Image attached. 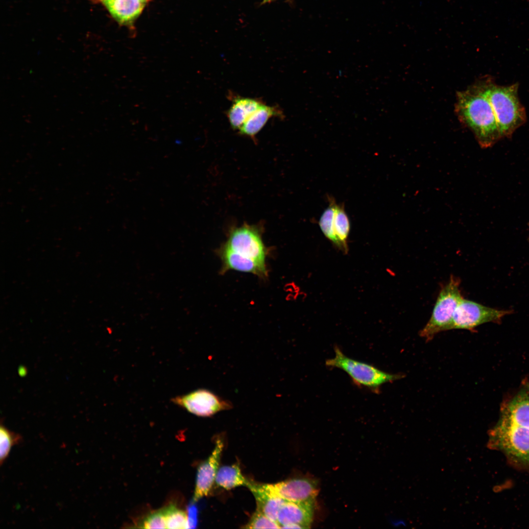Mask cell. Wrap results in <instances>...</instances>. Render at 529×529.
I'll return each instance as SVG.
<instances>
[{
	"label": "cell",
	"instance_id": "cell-1",
	"mask_svg": "<svg viewBox=\"0 0 529 529\" xmlns=\"http://www.w3.org/2000/svg\"><path fill=\"white\" fill-rule=\"evenodd\" d=\"M455 112L481 147H491L502 138L488 97L487 77L457 93Z\"/></svg>",
	"mask_w": 529,
	"mask_h": 529
},
{
	"label": "cell",
	"instance_id": "cell-2",
	"mask_svg": "<svg viewBox=\"0 0 529 529\" xmlns=\"http://www.w3.org/2000/svg\"><path fill=\"white\" fill-rule=\"evenodd\" d=\"M518 88L517 83L501 86L487 77V94L502 138H510L527 120L525 109L518 97Z\"/></svg>",
	"mask_w": 529,
	"mask_h": 529
},
{
	"label": "cell",
	"instance_id": "cell-3",
	"mask_svg": "<svg viewBox=\"0 0 529 529\" xmlns=\"http://www.w3.org/2000/svg\"><path fill=\"white\" fill-rule=\"evenodd\" d=\"M335 356L325 361L330 368L341 369L350 377L357 386L366 388L377 393L384 384L392 382L403 377L400 374L384 372L374 366L350 358L337 346L334 347Z\"/></svg>",
	"mask_w": 529,
	"mask_h": 529
},
{
	"label": "cell",
	"instance_id": "cell-4",
	"mask_svg": "<svg viewBox=\"0 0 529 529\" xmlns=\"http://www.w3.org/2000/svg\"><path fill=\"white\" fill-rule=\"evenodd\" d=\"M460 284L459 278L451 275L448 282L441 287L431 316L420 332V336L427 341L438 333L453 329L454 314L463 298Z\"/></svg>",
	"mask_w": 529,
	"mask_h": 529
},
{
	"label": "cell",
	"instance_id": "cell-5",
	"mask_svg": "<svg viewBox=\"0 0 529 529\" xmlns=\"http://www.w3.org/2000/svg\"><path fill=\"white\" fill-rule=\"evenodd\" d=\"M488 446L511 459L529 466V429L501 417L489 433Z\"/></svg>",
	"mask_w": 529,
	"mask_h": 529
},
{
	"label": "cell",
	"instance_id": "cell-6",
	"mask_svg": "<svg viewBox=\"0 0 529 529\" xmlns=\"http://www.w3.org/2000/svg\"><path fill=\"white\" fill-rule=\"evenodd\" d=\"M262 224L244 223L240 226L231 227L224 243L238 253L264 264L270 253L263 240Z\"/></svg>",
	"mask_w": 529,
	"mask_h": 529
},
{
	"label": "cell",
	"instance_id": "cell-7",
	"mask_svg": "<svg viewBox=\"0 0 529 529\" xmlns=\"http://www.w3.org/2000/svg\"><path fill=\"white\" fill-rule=\"evenodd\" d=\"M510 310H501L462 298L457 305L453 316V329L472 330L482 324L499 323Z\"/></svg>",
	"mask_w": 529,
	"mask_h": 529
},
{
	"label": "cell",
	"instance_id": "cell-8",
	"mask_svg": "<svg viewBox=\"0 0 529 529\" xmlns=\"http://www.w3.org/2000/svg\"><path fill=\"white\" fill-rule=\"evenodd\" d=\"M172 402L189 412L201 417H210L233 408L232 403L206 389H198L176 396Z\"/></svg>",
	"mask_w": 529,
	"mask_h": 529
},
{
	"label": "cell",
	"instance_id": "cell-9",
	"mask_svg": "<svg viewBox=\"0 0 529 529\" xmlns=\"http://www.w3.org/2000/svg\"><path fill=\"white\" fill-rule=\"evenodd\" d=\"M263 485L270 493L289 502L314 501L318 492L317 481L306 477L292 478L277 483Z\"/></svg>",
	"mask_w": 529,
	"mask_h": 529
},
{
	"label": "cell",
	"instance_id": "cell-10",
	"mask_svg": "<svg viewBox=\"0 0 529 529\" xmlns=\"http://www.w3.org/2000/svg\"><path fill=\"white\" fill-rule=\"evenodd\" d=\"M223 448L222 440L217 439L211 455L199 466L193 496L194 502L207 496L210 492L215 482Z\"/></svg>",
	"mask_w": 529,
	"mask_h": 529
},
{
	"label": "cell",
	"instance_id": "cell-11",
	"mask_svg": "<svg viewBox=\"0 0 529 529\" xmlns=\"http://www.w3.org/2000/svg\"><path fill=\"white\" fill-rule=\"evenodd\" d=\"M314 501L305 502L285 501L278 515L281 528H309L313 521Z\"/></svg>",
	"mask_w": 529,
	"mask_h": 529
},
{
	"label": "cell",
	"instance_id": "cell-12",
	"mask_svg": "<svg viewBox=\"0 0 529 529\" xmlns=\"http://www.w3.org/2000/svg\"><path fill=\"white\" fill-rule=\"evenodd\" d=\"M221 261L219 273L224 274L230 270L250 273L265 279L268 276L266 264H260L231 250L223 244L216 251Z\"/></svg>",
	"mask_w": 529,
	"mask_h": 529
},
{
	"label": "cell",
	"instance_id": "cell-13",
	"mask_svg": "<svg viewBox=\"0 0 529 529\" xmlns=\"http://www.w3.org/2000/svg\"><path fill=\"white\" fill-rule=\"evenodd\" d=\"M111 16L121 25L133 24L143 11L146 2L142 0H100Z\"/></svg>",
	"mask_w": 529,
	"mask_h": 529
},
{
	"label": "cell",
	"instance_id": "cell-14",
	"mask_svg": "<svg viewBox=\"0 0 529 529\" xmlns=\"http://www.w3.org/2000/svg\"><path fill=\"white\" fill-rule=\"evenodd\" d=\"M501 417L529 429V385L525 386L503 408Z\"/></svg>",
	"mask_w": 529,
	"mask_h": 529
},
{
	"label": "cell",
	"instance_id": "cell-15",
	"mask_svg": "<svg viewBox=\"0 0 529 529\" xmlns=\"http://www.w3.org/2000/svg\"><path fill=\"white\" fill-rule=\"evenodd\" d=\"M247 487L254 496L256 509L277 522L279 511L286 501L270 493L263 484L248 481Z\"/></svg>",
	"mask_w": 529,
	"mask_h": 529
},
{
	"label": "cell",
	"instance_id": "cell-16",
	"mask_svg": "<svg viewBox=\"0 0 529 529\" xmlns=\"http://www.w3.org/2000/svg\"><path fill=\"white\" fill-rule=\"evenodd\" d=\"M282 111L277 108L263 103L248 118L239 129V133L254 139L270 118L276 116L282 117Z\"/></svg>",
	"mask_w": 529,
	"mask_h": 529
},
{
	"label": "cell",
	"instance_id": "cell-17",
	"mask_svg": "<svg viewBox=\"0 0 529 529\" xmlns=\"http://www.w3.org/2000/svg\"><path fill=\"white\" fill-rule=\"evenodd\" d=\"M263 103L258 99L247 97H236L227 112V117L231 127L239 129L248 118Z\"/></svg>",
	"mask_w": 529,
	"mask_h": 529
},
{
	"label": "cell",
	"instance_id": "cell-18",
	"mask_svg": "<svg viewBox=\"0 0 529 529\" xmlns=\"http://www.w3.org/2000/svg\"><path fill=\"white\" fill-rule=\"evenodd\" d=\"M215 483L219 487L230 490L240 486H247L248 481L243 476L239 465L235 464L219 467Z\"/></svg>",
	"mask_w": 529,
	"mask_h": 529
},
{
	"label": "cell",
	"instance_id": "cell-19",
	"mask_svg": "<svg viewBox=\"0 0 529 529\" xmlns=\"http://www.w3.org/2000/svg\"><path fill=\"white\" fill-rule=\"evenodd\" d=\"M329 206L322 213L319 221L320 228L324 235L337 247L346 253L348 247L345 246L337 236L334 225V216L337 203L332 198H329Z\"/></svg>",
	"mask_w": 529,
	"mask_h": 529
},
{
	"label": "cell",
	"instance_id": "cell-20",
	"mask_svg": "<svg viewBox=\"0 0 529 529\" xmlns=\"http://www.w3.org/2000/svg\"><path fill=\"white\" fill-rule=\"evenodd\" d=\"M334 225L337 236L341 242L347 247L346 240L350 231V224L343 205L337 204Z\"/></svg>",
	"mask_w": 529,
	"mask_h": 529
},
{
	"label": "cell",
	"instance_id": "cell-21",
	"mask_svg": "<svg viewBox=\"0 0 529 529\" xmlns=\"http://www.w3.org/2000/svg\"><path fill=\"white\" fill-rule=\"evenodd\" d=\"M22 440V436L17 433L10 431L5 427L1 426L0 428V463H3L8 456L12 446L20 443Z\"/></svg>",
	"mask_w": 529,
	"mask_h": 529
},
{
	"label": "cell",
	"instance_id": "cell-22",
	"mask_svg": "<svg viewBox=\"0 0 529 529\" xmlns=\"http://www.w3.org/2000/svg\"><path fill=\"white\" fill-rule=\"evenodd\" d=\"M163 509L167 529H187L188 516L185 511L177 508L173 505H170Z\"/></svg>",
	"mask_w": 529,
	"mask_h": 529
},
{
	"label": "cell",
	"instance_id": "cell-23",
	"mask_svg": "<svg viewBox=\"0 0 529 529\" xmlns=\"http://www.w3.org/2000/svg\"><path fill=\"white\" fill-rule=\"evenodd\" d=\"M246 529H280V525L256 509L249 522L243 527Z\"/></svg>",
	"mask_w": 529,
	"mask_h": 529
},
{
	"label": "cell",
	"instance_id": "cell-24",
	"mask_svg": "<svg viewBox=\"0 0 529 529\" xmlns=\"http://www.w3.org/2000/svg\"><path fill=\"white\" fill-rule=\"evenodd\" d=\"M139 526L143 529H167L164 509L149 514Z\"/></svg>",
	"mask_w": 529,
	"mask_h": 529
},
{
	"label": "cell",
	"instance_id": "cell-25",
	"mask_svg": "<svg viewBox=\"0 0 529 529\" xmlns=\"http://www.w3.org/2000/svg\"><path fill=\"white\" fill-rule=\"evenodd\" d=\"M196 509L191 505L188 509V527L187 529L194 528L196 524Z\"/></svg>",
	"mask_w": 529,
	"mask_h": 529
},
{
	"label": "cell",
	"instance_id": "cell-26",
	"mask_svg": "<svg viewBox=\"0 0 529 529\" xmlns=\"http://www.w3.org/2000/svg\"><path fill=\"white\" fill-rule=\"evenodd\" d=\"M18 373L20 376L23 377L26 375L27 370L25 367L21 366L18 369Z\"/></svg>",
	"mask_w": 529,
	"mask_h": 529
},
{
	"label": "cell",
	"instance_id": "cell-27",
	"mask_svg": "<svg viewBox=\"0 0 529 529\" xmlns=\"http://www.w3.org/2000/svg\"><path fill=\"white\" fill-rule=\"evenodd\" d=\"M273 0H264L263 3L267 2H270V1H273Z\"/></svg>",
	"mask_w": 529,
	"mask_h": 529
},
{
	"label": "cell",
	"instance_id": "cell-28",
	"mask_svg": "<svg viewBox=\"0 0 529 529\" xmlns=\"http://www.w3.org/2000/svg\"><path fill=\"white\" fill-rule=\"evenodd\" d=\"M142 0L145 1V2H146L147 3L148 1L149 0Z\"/></svg>",
	"mask_w": 529,
	"mask_h": 529
},
{
	"label": "cell",
	"instance_id": "cell-29",
	"mask_svg": "<svg viewBox=\"0 0 529 529\" xmlns=\"http://www.w3.org/2000/svg\"></svg>",
	"mask_w": 529,
	"mask_h": 529
}]
</instances>
